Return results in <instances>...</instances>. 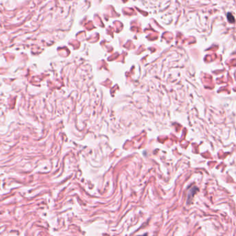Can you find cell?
Here are the masks:
<instances>
[{
    "mask_svg": "<svg viewBox=\"0 0 236 236\" xmlns=\"http://www.w3.org/2000/svg\"><path fill=\"white\" fill-rule=\"evenodd\" d=\"M141 236H147V234H144L143 235H141Z\"/></svg>",
    "mask_w": 236,
    "mask_h": 236,
    "instance_id": "1",
    "label": "cell"
}]
</instances>
